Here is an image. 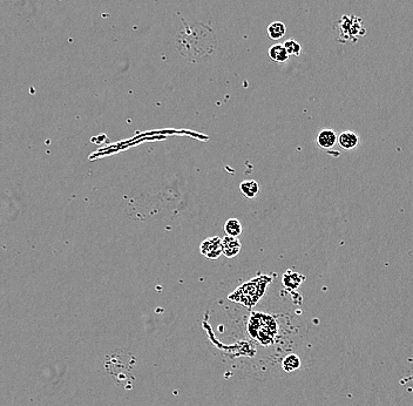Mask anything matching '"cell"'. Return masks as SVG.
Segmentation results:
<instances>
[{
    "label": "cell",
    "instance_id": "cell-1",
    "mask_svg": "<svg viewBox=\"0 0 413 406\" xmlns=\"http://www.w3.org/2000/svg\"><path fill=\"white\" fill-rule=\"evenodd\" d=\"M272 278L266 275H259L257 277L253 278L247 283H244L238 287L236 290L233 291L228 298L234 302L243 304L246 307L252 309L255 306L257 302L263 297L266 287L271 283Z\"/></svg>",
    "mask_w": 413,
    "mask_h": 406
},
{
    "label": "cell",
    "instance_id": "cell-14",
    "mask_svg": "<svg viewBox=\"0 0 413 406\" xmlns=\"http://www.w3.org/2000/svg\"><path fill=\"white\" fill-rule=\"evenodd\" d=\"M283 45L285 47V50H287V52L289 53V55H295V56L301 55L302 46L300 45L298 41L294 39H289L287 41H284Z\"/></svg>",
    "mask_w": 413,
    "mask_h": 406
},
{
    "label": "cell",
    "instance_id": "cell-3",
    "mask_svg": "<svg viewBox=\"0 0 413 406\" xmlns=\"http://www.w3.org/2000/svg\"><path fill=\"white\" fill-rule=\"evenodd\" d=\"M337 40L342 44H355L365 36L363 20L356 15H343L336 24Z\"/></svg>",
    "mask_w": 413,
    "mask_h": 406
},
{
    "label": "cell",
    "instance_id": "cell-2",
    "mask_svg": "<svg viewBox=\"0 0 413 406\" xmlns=\"http://www.w3.org/2000/svg\"><path fill=\"white\" fill-rule=\"evenodd\" d=\"M277 323L270 315L262 312H254L248 322V332L258 341L262 345H270L274 343L275 336L277 335Z\"/></svg>",
    "mask_w": 413,
    "mask_h": 406
},
{
    "label": "cell",
    "instance_id": "cell-10",
    "mask_svg": "<svg viewBox=\"0 0 413 406\" xmlns=\"http://www.w3.org/2000/svg\"><path fill=\"white\" fill-rule=\"evenodd\" d=\"M303 281H304V276L298 274V272H294V271L289 270L287 274H284L283 276L284 287L290 290L297 289Z\"/></svg>",
    "mask_w": 413,
    "mask_h": 406
},
{
    "label": "cell",
    "instance_id": "cell-8",
    "mask_svg": "<svg viewBox=\"0 0 413 406\" xmlns=\"http://www.w3.org/2000/svg\"><path fill=\"white\" fill-rule=\"evenodd\" d=\"M268 55L272 62L279 63V65L287 62L289 60V56H290L287 52V50H285L284 45H282V44H276V45L270 47Z\"/></svg>",
    "mask_w": 413,
    "mask_h": 406
},
{
    "label": "cell",
    "instance_id": "cell-12",
    "mask_svg": "<svg viewBox=\"0 0 413 406\" xmlns=\"http://www.w3.org/2000/svg\"><path fill=\"white\" fill-rule=\"evenodd\" d=\"M242 224L241 222L237 220V218H229L227 220L224 224V233L225 235H229V236L238 237L241 234H242Z\"/></svg>",
    "mask_w": 413,
    "mask_h": 406
},
{
    "label": "cell",
    "instance_id": "cell-5",
    "mask_svg": "<svg viewBox=\"0 0 413 406\" xmlns=\"http://www.w3.org/2000/svg\"><path fill=\"white\" fill-rule=\"evenodd\" d=\"M222 244H223V256L227 258H233L237 256L242 248V244L238 237L229 236V235H225L222 239Z\"/></svg>",
    "mask_w": 413,
    "mask_h": 406
},
{
    "label": "cell",
    "instance_id": "cell-9",
    "mask_svg": "<svg viewBox=\"0 0 413 406\" xmlns=\"http://www.w3.org/2000/svg\"><path fill=\"white\" fill-rule=\"evenodd\" d=\"M240 189L246 198L254 199V198H256L257 194H258L259 185H258V182L255 180H247V181H243V182H241Z\"/></svg>",
    "mask_w": 413,
    "mask_h": 406
},
{
    "label": "cell",
    "instance_id": "cell-11",
    "mask_svg": "<svg viewBox=\"0 0 413 406\" xmlns=\"http://www.w3.org/2000/svg\"><path fill=\"white\" fill-rule=\"evenodd\" d=\"M268 36L270 39L272 40H279L282 39L285 36V32H287V27L281 21H274L268 26Z\"/></svg>",
    "mask_w": 413,
    "mask_h": 406
},
{
    "label": "cell",
    "instance_id": "cell-6",
    "mask_svg": "<svg viewBox=\"0 0 413 406\" xmlns=\"http://www.w3.org/2000/svg\"><path fill=\"white\" fill-rule=\"evenodd\" d=\"M316 142L320 149H331L338 142V135L331 128L322 129L317 135Z\"/></svg>",
    "mask_w": 413,
    "mask_h": 406
},
{
    "label": "cell",
    "instance_id": "cell-4",
    "mask_svg": "<svg viewBox=\"0 0 413 406\" xmlns=\"http://www.w3.org/2000/svg\"><path fill=\"white\" fill-rule=\"evenodd\" d=\"M200 252L209 261H216L223 255V244L218 236H211L206 239L200 246Z\"/></svg>",
    "mask_w": 413,
    "mask_h": 406
},
{
    "label": "cell",
    "instance_id": "cell-13",
    "mask_svg": "<svg viewBox=\"0 0 413 406\" xmlns=\"http://www.w3.org/2000/svg\"><path fill=\"white\" fill-rule=\"evenodd\" d=\"M300 366H301V358L295 354L289 355L288 357H285L283 363H282V367H283V370L288 373L297 370Z\"/></svg>",
    "mask_w": 413,
    "mask_h": 406
},
{
    "label": "cell",
    "instance_id": "cell-7",
    "mask_svg": "<svg viewBox=\"0 0 413 406\" xmlns=\"http://www.w3.org/2000/svg\"><path fill=\"white\" fill-rule=\"evenodd\" d=\"M360 136L356 134L355 132L346 131L343 132L338 135V145L339 147L344 151H352V149H356L360 145Z\"/></svg>",
    "mask_w": 413,
    "mask_h": 406
}]
</instances>
